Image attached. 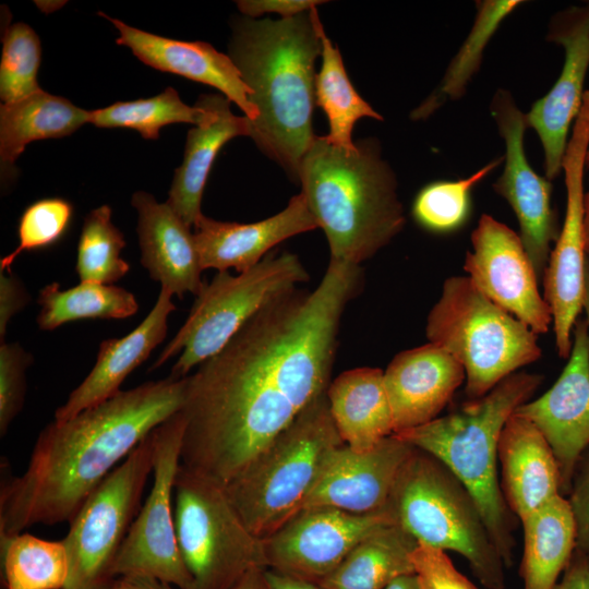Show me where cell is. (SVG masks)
<instances>
[{
    "label": "cell",
    "instance_id": "obj_1",
    "mask_svg": "<svg viewBox=\"0 0 589 589\" xmlns=\"http://www.w3.org/2000/svg\"><path fill=\"white\" fill-rule=\"evenodd\" d=\"M360 265L330 260L313 290L264 305L187 376L181 464L221 485L237 477L330 384Z\"/></svg>",
    "mask_w": 589,
    "mask_h": 589
},
{
    "label": "cell",
    "instance_id": "obj_2",
    "mask_svg": "<svg viewBox=\"0 0 589 589\" xmlns=\"http://www.w3.org/2000/svg\"><path fill=\"white\" fill-rule=\"evenodd\" d=\"M187 376L120 390L38 435L23 474L0 490V542L74 517L91 493L155 428L184 404Z\"/></svg>",
    "mask_w": 589,
    "mask_h": 589
},
{
    "label": "cell",
    "instance_id": "obj_3",
    "mask_svg": "<svg viewBox=\"0 0 589 589\" xmlns=\"http://www.w3.org/2000/svg\"><path fill=\"white\" fill-rule=\"evenodd\" d=\"M316 8L286 19H244L236 24L230 58L251 91L259 116L250 137L297 181L315 135L314 64L322 52Z\"/></svg>",
    "mask_w": 589,
    "mask_h": 589
},
{
    "label": "cell",
    "instance_id": "obj_4",
    "mask_svg": "<svg viewBox=\"0 0 589 589\" xmlns=\"http://www.w3.org/2000/svg\"><path fill=\"white\" fill-rule=\"evenodd\" d=\"M297 181L326 236L330 260L360 265L405 225L395 176L374 140L347 149L326 136H315L301 160Z\"/></svg>",
    "mask_w": 589,
    "mask_h": 589
},
{
    "label": "cell",
    "instance_id": "obj_5",
    "mask_svg": "<svg viewBox=\"0 0 589 589\" xmlns=\"http://www.w3.org/2000/svg\"><path fill=\"white\" fill-rule=\"evenodd\" d=\"M542 381L540 374L517 371L484 396L469 399L431 422L395 434L438 459L466 486L506 567L513 563L518 519L501 490L498 441L507 420L530 400Z\"/></svg>",
    "mask_w": 589,
    "mask_h": 589
},
{
    "label": "cell",
    "instance_id": "obj_6",
    "mask_svg": "<svg viewBox=\"0 0 589 589\" xmlns=\"http://www.w3.org/2000/svg\"><path fill=\"white\" fill-rule=\"evenodd\" d=\"M344 444L324 393L224 485L247 528L264 540L301 512L328 457Z\"/></svg>",
    "mask_w": 589,
    "mask_h": 589
},
{
    "label": "cell",
    "instance_id": "obj_7",
    "mask_svg": "<svg viewBox=\"0 0 589 589\" xmlns=\"http://www.w3.org/2000/svg\"><path fill=\"white\" fill-rule=\"evenodd\" d=\"M386 508L418 542L461 555L486 589H505V563L473 496L419 448L401 466Z\"/></svg>",
    "mask_w": 589,
    "mask_h": 589
},
{
    "label": "cell",
    "instance_id": "obj_8",
    "mask_svg": "<svg viewBox=\"0 0 589 589\" xmlns=\"http://www.w3.org/2000/svg\"><path fill=\"white\" fill-rule=\"evenodd\" d=\"M425 335L465 369L469 399L541 358L538 335L484 296L468 276H450L426 317Z\"/></svg>",
    "mask_w": 589,
    "mask_h": 589
},
{
    "label": "cell",
    "instance_id": "obj_9",
    "mask_svg": "<svg viewBox=\"0 0 589 589\" xmlns=\"http://www.w3.org/2000/svg\"><path fill=\"white\" fill-rule=\"evenodd\" d=\"M309 279L298 255L290 252L272 251L237 276L228 271L218 272L196 296L184 324L151 370L181 351L170 376H188L194 366L216 354L264 305Z\"/></svg>",
    "mask_w": 589,
    "mask_h": 589
},
{
    "label": "cell",
    "instance_id": "obj_10",
    "mask_svg": "<svg viewBox=\"0 0 589 589\" xmlns=\"http://www.w3.org/2000/svg\"><path fill=\"white\" fill-rule=\"evenodd\" d=\"M173 500L178 548L193 589H233L252 568H266L263 540L247 528L224 485L180 464Z\"/></svg>",
    "mask_w": 589,
    "mask_h": 589
},
{
    "label": "cell",
    "instance_id": "obj_11",
    "mask_svg": "<svg viewBox=\"0 0 589 589\" xmlns=\"http://www.w3.org/2000/svg\"><path fill=\"white\" fill-rule=\"evenodd\" d=\"M152 432L104 479L70 520L69 532L62 540L69 556L63 589H98L112 579L110 567L141 508L142 494L153 472Z\"/></svg>",
    "mask_w": 589,
    "mask_h": 589
},
{
    "label": "cell",
    "instance_id": "obj_12",
    "mask_svg": "<svg viewBox=\"0 0 589 589\" xmlns=\"http://www.w3.org/2000/svg\"><path fill=\"white\" fill-rule=\"evenodd\" d=\"M185 420L175 413L153 430V485L110 567V577L136 575L193 589L180 554L172 504Z\"/></svg>",
    "mask_w": 589,
    "mask_h": 589
},
{
    "label": "cell",
    "instance_id": "obj_13",
    "mask_svg": "<svg viewBox=\"0 0 589 589\" xmlns=\"http://www.w3.org/2000/svg\"><path fill=\"white\" fill-rule=\"evenodd\" d=\"M589 149V91L568 140L562 169L565 171L566 212L543 276V298L553 316L555 345L561 358L572 350V332L582 310L586 248L584 235V168Z\"/></svg>",
    "mask_w": 589,
    "mask_h": 589
},
{
    "label": "cell",
    "instance_id": "obj_14",
    "mask_svg": "<svg viewBox=\"0 0 589 589\" xmlns=\"http://www.w3.org/2000/svg\"><path fill=\"white\" fill-rule=\"evenodd\" d=\"M394 522L387 508L369 514L326 506L304 508L263 540L266 568L318 584L362 540Z\"/></svg>",
    "mask_w": 589,
    "mask_h": 589
},
{
    "label": "cell",
    "instance_id": "obj_15",
    "mask_svg": "<svg viewBox=\"0 0 589 589\" xmlns=\"http://www.w3.org/2000/svg\"><path fill=\"white\" fill-rule=\"evenodd\" d=\"M491 113L505 142V167L493 184L517 216L520 240L534 268L543 279L560 230L551 204L552 184L529 165L524 145L526 117L508 91L498 89L491 103Z\"/></svg>",
    "mask_w": 589,
    "mask_h": 589
},
{
    "label": "cell",
    "instance_id": "obj_16",
    "mask_svg": "<svg viewBox=\"0 0 589 589\" xmlns=\"http://www.w3.org/2000/svg\"><path fill=\"white\" fill-rule=\"evenodd\" d=\"M464 269L474 286L537 335L553 316L538 289V277L519 235L490 215H482L471 235Z\"/></svg>",
    "mask_w": 589,
    "mask_h": 589
},
{
    "label": "cell",
    "instance_id": "obj_17",
    "mask_svg": "<svg viewBox=\"0 0 589 589\" xmlns=\"http://www.w3.org/2000/svg\"><path fill=\"white\" fill-rule=\"evenodd\" d=\"M568 362L542 396L514 413L532 422L550 445L561 476V494L567 496L575 466L589 447V332L578 318Z\"/></svg>",
    "mask_w": 589,
    "mask_h": 589
},
{
    "label": "cell",
    "instance_id": "obj_18",
    "mask_svg": "<svg viewBox=\"0 0 589 589\" xmlns=\"http://www.w3.org/2000/svg\"><path fill=\"white\" fill-rule=\"evenodd\" d=\"M548 39L563 46L564 65L553 87L525 117L527 128L536 130L543 146L546 179L553 180L562 170L568 131L582 104L589 68V5L557 13L550 23Z\"/></svg>",
    "mask_w": 589,
    "mask_h": 589
},
{
    "label": "cell",
    "instance_id": "obj_19",
    "mask_svg": "<svg viewBox=\"0 0 589 589\" xmlns=\"http://www.w3.org/2000/svg\"><path fill=\"white\" fill-rule=\"evenodd\" d=\"M413 449L395 434L365 452L353 450L346 444L337 447L304 508L326 506L354 514L385 509L396 477Z\"/></svg>",
    "mask_w": 589,
    "mask_h": 589
},
{
    "label": "cell",
    "instance_id": "obj_20",
    "mask_svg": "<svg viewBox=\"0 0 589 589\" xmlns=\"http://www.w3.org/2000/svg\"><path fill=\"white\" fill-rule=\"evenodd\" d=\"M465 381L460 362L433 344L396 354L384 371L394 434L436 419Z\"/></svg>",
    "mask_w": 589,
    "mask_h": 589
},
{
    "label": "cell",
    "instance_id": "obj_21",
    "mask_svg": "<svg viewBox=\"0 0 589 589\" xmlns=\"http://www.w3.org/2000/svg\"><path fill=\"white\" fill-rule=\"evenodd\" d=\"M318 228L300 192L278 214L261 221H218L202 215L194 225V240L202 269L245 272L280 242Z\"/></svg>",
    "mask_w": 589,
    "mask_h": 589
},
{
    "label": "cell",
    "instance_id": "obj_22",
    "mask_svg": "<svg viewBox=\"0 0 589 589\" xmlns=\"http://www.w3.org/2000/svg\"><path fill=\"white\" fill-rule=\"evenodd\" d=\"M119 32L117 44L131 49L143 63L163 72L213 86L254 121L259 112L250 103L251 91L230 58L204 41H183L132 27L99 12Z\"/></svg>",
    "mask_w": 589,
    "mask_h": 589
},
{
    "label": "cell",
    "instance_id": "obj_23",
    "mask_svg": "<svg viewBox=\"0 0 589 589\" xmlns=\"http://www.w3.org/2000/svg\"><path fill=\"white\" fill-rule=\"evenodd\" d=\"M132 205L139 214L136 230L142 265L172 294L197 296L205 284L201 279L203 269L190 227L167 202L158 203L149 193H134Z\"/></svg>",
    "mask_w": 589,
    "mask_h": 589
},
{
    "label": "cell",
    "instance_id": "obj_24",
    "mask_svg": "<svg viewBox=\"0 0 589 589\" xmlns=\"http://www.w3.org/2000/svg\"><path fill=\"white\" fill-rule=\"evenodd\" d=\"M501 490L520 521L561 494V476L544 436L528 419L514 413L498 441Z\"/></svg>",
    "mask_w": 589,
    "mask_h": 589
},
{
    "label": "cell",
    "instance_id": "obj_25",
    "mask_svg": "<svg viewBox=\"0 0 589 589\" xmlns=\"http://www.w3.org/2000/svg\"><path fill=\"white\" fill-rule=\"evenodd\" d=\"M171 297V292L160 288L154 308L139 326L122 338L100 344L94 368L56 410V422L68 421L120 392L124 378L165 339L168 315L176 309Z\"/></svg>",
    "mask_w": 589,
    "mask_h": 589
},
{
    "label": "cell",
    "instance_id": "obj_26",
    "mask_svg": "<svg viewBox=\"0 0 589 589\" xmlns=\"http://www.w3.org/2000/svg\"><path fill=\"white\" fill-rule=\"evenodd\" d=\"M213 117L189 130L184 158L176 170L167 203L188 227L203 215L201 200L213 163L220 148L231 139L250 135V119L236 116L230 100L221 95H209Z\"/></svg>",
    "mask_w": 589,
    "mask_h": 589
},
{
    "label": "cell",
    "instance_id": "obj_27",
    "mask_svg": "<svg viewBox=\"0 0 589 589\" xmlns=\"http://www.w3.org/2000/svg\"><path fill=\"white\" fill-rule=\"evenodd\" d=\"M326 396L336 429L353 450H370L394 434L384 371L376 368L345 371L330 382Z\"/></svg>",
    "mask_w": 589,
    "mask_h": 589
},
{
    "label": "cell",
    "instance_id": "obj_28",
    "mask_svg": "<svg viewBox=\"0 0 589 589\" xmlns=\"http://www.w3.org/2000/svg\"><path fill=\"white\" fill-rule=\"evenodd\" d=\"M91 110L43 89L0 107V164L2 180L15 173V160L31 142L68 136L89 123Z\"/></svg>",
    "mask_w": 589,
    "mask_h": 589
},
{
    "label": "cell",
    "instance_id": "obj_29",
    "mask_svg": "<svg viewBox=\"0 0 589 589\" xmlns=\"http://www.w3.org/2000/svg\"><path fill=\"white\" fill-rule=\"evenodd\" d=\"M520 522L524 552L519 574L524 589H556L576 548L568 500L558 495Z\"/></svg>",
    "mask_w": 589,
    "mask_h": 589
},
{
    "label": "cell",
    "instance_id": "obj_30",
    "mask_svg": "<svg viewBox=\"0 0 589 589\" xmlns=\"http://www.w3.org/2000/svg\"><path fill=\"white\" fill-rule=\"evenodd\" d=\"M417 545L418 541L398 524L383 526L317 585L322 589H385L396 578L414 574L411 554Z\"/></svg>",
    "mask_w": 589,
    "mask_h": 589
},
{
    "label": "cell",
    "instance_id": "obj_31",
    "mask_svg": "<svg viewBox=\"0 0 589 589\" xmlns=\"http://www.w3.org/2000/svg\"><path fill=\"white\" fill-rule=\"evenodd\" d=\"M37 301L40 305L37 324L43 330L85 318L121 320L139 310L132 292L93 281H81L68 290H61L58 283H51L40 290Z\"/></svg>",
    "mask_w": 589,
    "mask_h": 589
},
{
    "label": "cell",
    "instance_id": "obj_32",
    "mask_svg": "<svg viewBox=\"0 0 589 589\" xmlns=\"http://www.w3.org/2000/svg\"><path fill=\"white\" fill-rule=\"evenodd\" d=\"M318 34L322 43V65L315 76V103L324 110L329 133L327 140L336 146L352 149V129L361 118L382 120L354 89L344 67L340 51L326 36L321 21Z\"/></svg>",
    "mask_w": 589,
    "mask_h": 589
},
{
    "label": "cell",
    "instance_id": "obj_33",
    "mask_svg": "<svg viewBox=\"0 0 589 589\" xmlns=\"http://www.w3.org/2000/svg\"><path fill=\"white\" fill-rule=\"evenodd\" d=\"M213 115L208 94L202 95L195 106H188L175 88L167 87L154 97L118 101L91 110L89 123L98 128L132 129L144 139L155 140L159 136V130L168 124L185 122L200 125Z\"/></svg>",
    "mask_w": 589,
    "mask_h": 589
},
{
    "label": "cell",
    "instance_id": "obj_34",
    "mask_svg": "<svg viewBox=\"0 0 589 589\" xmlns=\"http://www.w3.org/2000/svg\"><path fill=\"white\" fill-rule=\"evenodd\" d=\"M7 589H63L69 556L63 541L20 533L1 541Z\"/></svg>",
    "mask_w": 589,
    "mask_h": 589
},
{
    "label": "cell",
    "instance_id": "obj_35",
    "mask_svg": "<svg viewBox=\"0 0 589 589\" xmlns=\"http://www.w3.org/2000/svg\"><path fill=\"white\" fill-rule=\"evenodd\" d=\"M520 3L517 0H494L482 1L477 5L478 14L471 32L452 60L440 87L414 110V119L428 117L446 99H457L464 94L469 80L480 67L490 37L501 21Z\"/></svg>",
    "mask_w": 589,
    "mask_h": 589
},
{
    "label": "cell",
    "instance_id": "obj_36",
    "mask_svg": "<svg viewBox=\"0 0 589 589\" xmlns=\"http://www.w3.org/2000/svg\"><path fill=\"white\" fill-rule=\"evenodd\" d=\"M111 215V207L101 205L84 218L75 266L81 281L112 285L130 271V264L120 255L125 240Z\"/></svg>",
    "mask_w": 589,
    "mask_h": 589
},
{
    "label": "cell",
    "instance_id": "obj_37",
    "mask_svg": "<svg viewBox=\"0 0 589 589\" xmlns=\"http://www.w3.org/2000/svg\"><path fill=\"white\" fill-rule=\"evenodd\" d=\"M504 157L492 160L470 177L455 181H436L416 196L412 215L423 228L447 232L460 227L469 213L472 188L497 167Z\"/></svg>",
    "mask_w": 589,
    "mask_h": 589
},
{
    "label": "cell",
    "instance_id": "obj_38",
    "mask_svg": "<svg viewBox=\"0 0 589 589\" xmlns=\"http://www.w3.org/2000/svg\"><path fill=\"white\" fill-rule=\"evenodd\" d=\"M40 56V40L31 26L17 22L5 28L0 62L2 104L21 100L41 89L37 82Z\"/></svg>",
    "mask_w": 589,
    "mask_h": 589
},
{
    "label": "cell",
    "instance_id": "obj_39",
    "mask_svg": "<svg viewBox=\"0 0 589 589\" xmlns=\"http://www.w3.org/2000/svg\"><path fill=\"white\" fill-rule=\"evenodd\" d=\"M72 216V204L61 197L41 199L28 205L19 221V245L0 260V273L10 272L23 252L56 244L67 232Z\"/></svg>",
    "mask_w": 589,
    "mask_h": 589
},
{
    "label": "cell",
    "instance_id": "obj_40",
    "mask_svg": "<svg viewBox=\"0 0 589 589\" xmlns=\"http://www.w3.org/2000/svg\"><path fill=\"white\" fill-rule=\"evenodd\" d=\"M33 357L19 344L0 346V434L5 435L11 422L23 407L26 390V369Z\"/></svg>",
    "mask_w": 589,
    "mask_h": 589
},
{
    "label": "cell",
    "instance_id": "obj_41",
    "mask_svg": "<svg viewBox=\"0 0 589 589\" xmlns=\"http://www.w3.org/2000/svg\"><path fill=\"white\" fill-rule=\"evenodd\" d=\"M411 561L420 589H477L442 550L418 542Z\"/></svg>",
    "mask_w": 589,
    "mask_h": 589
},
{
    "label": "cell",
    "instance_id": "obj_42",
    "mask_svg": "<svg viewBox=\"0 0 589 589\" xmlns=\"http://www.w3.org/2000/svg\"><path fill=\"white\" fill-rule=\"evenodd\" d=\"M566 498L575 524L576 549L589 557V447L575 466Z\"/></svg>",
    "mask_w": 589,
    "mask_h": 589
},
{
    "label": "cell",
    "instance_id": "obj_43",
    "mask_svg": "<svg viewBox=\"0 0 589 589\" xmlns=\"http://www.w3.org/2000/svg\"><path fill=\"white\" fill-rule=\"evenodd\" d=\"M29 301V296L22 281L11 271L0 273V337L5 336L7 326L13 315Z\"/></svg>",
    "mask_w": 589,
    "mask_h": 589
},
{
    "label": "cell",
    "instance_id": "obj_44",
    "mask_svg": "<svg viewBox=\"0 0 589 589\" xmlns=\"http://www.w3.org/2000/svg\"><path fill=\"white\" fill-rule=\"evenodd\" d=\"M325 2L318 0H241L237 1V4L239 10L250 17L277 13L286 19L309 12Z\"/></svg>",
    "mask_w": 589,
    "mask_h": 589
},
{
    "label": "cell",
    "instance_id": "obj_45",
    "mask_svg": "<svg viewBox=\"0 0 589 589\" xmlns=\"http://www.w3.org/2000/svg\"><path fill=\"white\" fill-rule=\"evenodd\" d=\"M556 589H589V557L575 548Z\"/></svg>",
    "mask_w": 589,
    "mask_h": 589
},
{
    "label": "cell",
    "instance_id": "obj_46",
    "mask_svg": "<svg viewBox=\"0 0 589 589\" xmlns=\"http://www.w3.org/2000/svg\"><path fill=\"white\" fill-rule=\"evenodd\" d=\"M98 589H173L171 585L163 582L158 579L146 577V576H136V575H125L118 576L109 580L106 585Z\"/></svg>",
    "mask_w": 589,
    "mask_h": 589
},
{
    "label": "cell",
    "instance_id": "obj_47",
    "mask_svg": "<svg viewBox=\"0 0 589 589\" xmlns=\"http://www.w3.org/2000/svg\"><path fill=\"white\" fill-rule=\"evenodd\" d=\"M265 589H322L317 584L292 578L272 569L264 570Z\"/></svg>",
    "mask_w": 589,
    "mask_h": 589
},
{
    "label": "cell",
    "instance_id": "obj_48",
    "mask_svg": "<svg viewBox=\"0 0 589 589\" xmlns=\"http://www.w3.org/2000/svg\"><path fill=\"white\" fill-rule=\"evenodd\" d=\"M263 567H254L249 570L233 589H265Z\"/></svg>",
    "mask_w": 589,
    "mask_h": 589
},
{
    "label": "cell",
    "instance_id": "obj_49",
    "mask_svg": "<svg viewBox=\"0 0 589 589\" xmlns=\"http://www.w3.org/2000/svg\"><path fill=\"white\" fill-rule=\"evenodd\" d=\"M385 589H420L416 574H408L396 578Z\"/></svg>",
    "mask_w": 589,
    "mask_h": 589
},
{
    "label": "cell",
    "instance_id": "obj_50",
    "mask_svg": "<svg viewBox=\"0 0 589 589\" xmlns=\"http://www.w3.org/2000/svg\"><path fill=\"white\" fill-rule=\"evenodd\" d=\"M582 309L586 313V322L588 324V332H589V254L586 256V263H585V294H584V303Z\"/></svg>",
    "mask_w": 589,
    "mask_h": 589
},
{
    "label": "cell",
    "instance_id": "obj_51",
    "mask_svg": "<svg viewBox=\"0 0 589 589\" xmlns=\"http://www.w3.org/2000/svg\"><path fill=\"white\" fill-rule=\"evenodd\" d=\"M584 235L586 252L589 254V191L584 197Z\"/></svg>",
    "mask_w": 589,
    "mask_h": 589
},
{
    "label": "cell",
    "instance_id": "obj_52",
    "mask_svg": "<svg viewBox=\"0 0 589 589\" xmlns=\"http://www.w3.org/2000/svg\"><path fill=\"white\" fill-rule=\"evenodd\" d=\"M586 163H587V165H588V167H589V149H588Z\"/></svg>",
    "mask_w": 589,
    "mask_h": 589
}]
</instances>
